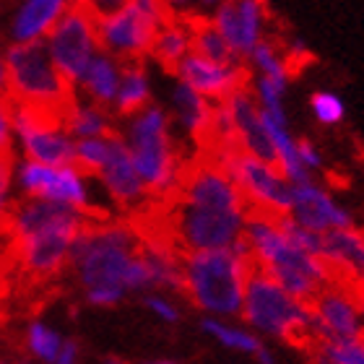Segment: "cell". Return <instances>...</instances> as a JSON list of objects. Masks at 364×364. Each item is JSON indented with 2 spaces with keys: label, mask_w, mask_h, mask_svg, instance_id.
<instances>
[{
  "label": "cell",
  "mask_w": 364,
  "mask_h": 364,
  "mask_svg": "<svg viewBox=\"0 0 364 364\" xmlns=\"http://www.w3.org/2000/svg\"><path fill=\"white\" fill-rule=\"evenodd\" d=\"M8 213H11V193H0V232L6 227Z\"/></svg>",
  "instance_id": "42"
},
{
  "label": "cell",
  "mask_w": 364,
  "mask_h": 364,
  "mask_svg": "<svg viewBox=\"0 0 364 364\" xmlns=\"http://www.w3.org/2000/svg\"><path fill=\"white\" fill-rule=\"evenodd\" d=\"M240 318L250 331L284 343H310V302L291 296L284 287L252 268Z\"/></svg>",
  "instance_id": "7"
},
{
  "label": "cell",
  "mask_w": 364,
  "mask_h": 364,
  "mask_svg": "<svg viewBox=\"0 0 364 364\" xmlns=\"http://www.w3.org/2000/svg\"><path fill=\"white\" fill-rule=\"evenodd\" d=\"M109 154V136L99 138H78L73 144V164L84 175H99Z\"/></svg>",
  "instance_id": "31"
},
{
  "label": "cell",
  "mask_w": 364,
  "mask_h": 364,
  "mask_svg": "<svg viewBox=\"0 0 364 364\" xmlns=\"http://www.w3.org/2000/svg\"><path fill=\"white\" fill-rule=\"evenodd\" d=\"M260 3H266V6H268V0H260Z\"/></svg>",
  "instance_id": "52"
},
{
  "label": "cell",
  "mask_w": 364,
  "mask_h": 364,
  "mask_svg": "<svg viewBox=\"0 0 364 364\" xmlns=\"http://www.w3.org/2000/svg\"><path fill=\"white\" fill-rule=\"evenodd\" d=\"M68 6H89V0H68Z\"/></svg>",
  "instance_id": "48"
},
{
  "label": "cell",
  "mask_w": 364,
  "mask_h": 364,
  "mask_svg": "<svg viewBox=\"0 0 364 364\" xmlns=\"http://www.w3.org/2000/svg\"><path fill=\"white\" fill-rule=\"evenodd\" d=\"M242 242L250 252L252 266L268 273L279 287H284L289 294L302 302H312L320 289L336 279L320 255L296 247L284 235L279 216L273 213L250 211Z\"/></svg>",
  "instance_id": "4"
},
{
  "label": "cell",
  "mask_w": 364,
  "mask_h": 364,
  "mask_svg": "<svg viewBox=\"0 0 364 364\" xmlns=\"http://www.w3.org/2000/svg\"><path fill=\"white\" fill-rule=\"evenodd\" d=\"M229 107V114H232V122H235V146L242 149V151L258 156V159L273 161V146L271 138H268L266 128H263V120H260V109L255 97L250 94V89L235 91L232 97L224 99Z\"/></svg>",
  "instance_id": "20"
},
{
  "label": "cell",
  "mask_w": 364,
  "mask_h": 364,
  "mask_svg": "<svg viewBox=\"0 0 364 364\" xmlns=\"http://www.w3.org/2000/svg\"><path fill=\"white\" fill-rule=\"evenodd\" d=\"M172 73L177 76V81L188 84L198 94H203L213 105L224 102L235 91L245 89L247 81H250V70H247V65L242 60L216 63V60H208V58H200L196 53L182 58L180 65Z\"/></svg>",
  "instance_id": "17"
},
{
  "label": "cell",
  "mask_w": 364,
  "mask_h": 364,
  "mask_svg": "<svg viewBox=\"0 0 364 364\" xmlns=\"http://www.w3.org/2000/svg\"><path fill=\"white\" fill-rule=\"evenodd\" d=\"M281 50H284V55H287V60L291 63V68L302 65V63H307L312 58L310 47H307V42H304L302 37H289L287 45L281 47Z\"/></svg>",
  "instance_id": "38"
},
{
  "label": "cell",
  "mask_w": 364,
  "mask_h": 364,
  "mask_svg": "<svg viewBox=\"0 0 364 364\" xmlns=\"http://www.w3.org/2000/svg\"><path fill=\"white\" fill-rule=\"evenodd\" d=\"M167 6L169 16H182V18H190V16H198V0H161Z\"/></svg>",
  "instance_id": "40"
},
{
  "label": "cell",
  "mask_w": 364,
  "mask_h": 364,
  "mask_svg": "<svg viewBox=\"0 0 364 364\" xmlns=\"http://www.w3.org/2000/svg\"><path fill=\"white\" fill-rule=\"evenodd\" d=\"M53 364H78V346L73 341H63L58 357L53 359Z\"/></svg>",
  "instance_id": "41"
},
{
  "label": "cell",
  "mask_w": 364,
  "mask_h": 364,
  "mask_svg": "<svg viewBox=\"0 0 364 364\" xmlns=\"http://www.w3.org/2000/svg\"><path fill=\"white\" fill-rule=\"evenodd\" d=\"M310 112L320 125L336 128V125H341L343 117H346V102H343L341 94H336V91H328V89L315 91L310 97Z\"/></svg>",
  "instance_id": "33"
},
{
  "label": "cell",
  "mask_w": 364,
  "mask_h": 364,
  "mask_svg": "<svg viewBox=\"0 0 364 364\" xmlns=\"http://www.w3.org/2000/svg\"><path fill=\"white\" fill-rule=\"evenodd\" d=\"M14 146V102L0 94V154H11Z\"/></svg>",
  "instance_id": "36"
},
{
  "label": "cell",
  "mask_w": 364,
  "mask_h": 364,
  "mask_svg": "<svg viewBox=\"0 0 364 364\" xmlns=\"http://www.w3.org/2000/svg\"><path fill=\"white\" fill-rule=\"evenodd\" d=\"M200 328H203V333L211 336L219 346L235 351V354H247V357H252V354L263 346V338H260L255 331H250L245 323H235V318H208V315H205Z\"/></svg>",
  "instance_id": "27"
},
{
  "label": "cell",
  "mask_w": 364,
  "mask_h": 364,
  "mask_svg": "<svg viewBox=\"0 0 364 364\" xmlns=\"http://www.w3.org/2000/svg\"><path fill=\"white\" fill-rule=\"evenodd\" d=\"M279 224H281V229H284V235H287L296 247H302V250L312 252V255H320V247H323V235H320V232L304 227V224L294 221L291 216H287V213L279 216Z\"/></svg>",
  "instance_id": "34"
},
{
  "label": "cell",
  "mask_w": 364,
  "mask_h": 364,
  "mask_svg": "<svg viewBox=\"0 0 364 364\" xmlns=\"http://www.w3.org/2000/svg\"><path fill=\"white\" fill-rule=\"evenodd\" d=\"M0 364H8V362H6V359H0Z\"/></svg>",
  "instance_id": "51"
},
{
  "label": "cell",
  "mask_w": 364,
  "mask_h": 364,
  "mask_svg": "<svg viewBox=\"0 0 364 364\" xmlns=\"http://www.w3.org/2000/svg\"><path fill=\"white\" fill-rule=\"evenodd\" d=\"M122 141L128 146L133 167L151 200L156 203L169 200L180 188L188 161L180 154L167 109L151 102L144 109L133 112L125 122Z\"/></svg>",
  "instance_id": "6"
},
{
  "label": "cell",
  "mask_w": 364,
  "mask_h": 364,
  "mask_svg": "<svg viewBox=\"0 0 364 364\" xmlns=\"http://www.w3.org/2000/svg\"><path fill=\"white\" fill-rule=\"evenodd\" d=\"M362 338H364V304H362Z\"/></svg>",
  "instance_id": "50"
},
{
  "label": "cell",
  "mask_w": 364,
  "mask_h": 364,
  "mask_svg": "<svg viewBox=\"0 0 364 364\" xmlns=\"http://www.w3.org/2000/svg\"><path fill=\"white\" fill-rule=\"evenodd\" d=\"M252 268L242 240L229 247L182 252V291L208 318H240Z\"/></svg>",
  "instance_id": "5"
},
{
  "label": "cell",
  "mask_w": 364,
  "mask_h": 364,
  "mask_svg": "<svg viewBox=\"0 0 364 364\" xmlns=\"http://www.w3.org/2000/svg\"><path fill=\"white\" fill-rule=\"evenodd\" d=\"M193 53L200 55V58H208V60H216V63L240 60V58L232 53V47L227 45V39L219 34V29L208 21V16H205V18L193 16Z\"/></svg>",
  "instance_id": "29"
},
{
  "label": "cell",
  "mask_w": 364,
  "mask_h": 364,
  "mask_svg": "<svg viewBox=\"0 0 364 364\" xmlns=\"http://www.w3.org/2000/svg\"><path fill=\"white\" fill-rule=\"evenodd\" d=\"M89 216L76 208L29 198L11 205L3 227L8 255L26 279L50 281L70 263V250Z\"/></svg>",
  "instance_id": "3"
},
{
  "label": "cell",
  "mask_w": 364,
  "mask_h": 364,
  "mask_svg": "<svg viewBox=\"0 0 364 364\" xmlns=\"http://www.w3.org/2000/svg\"><path fill=\"white\" fill-rule=\"evenodd\" d=\"M141 229L133 219L89 216L70 250V266L94 307H114L130 291H151V276L138 255Z\"/></svg>",
  "instance_id": "2"
},
{
  "label": "cell",
  "mask_w": 364,
  "mask_h": 364,
  "mask_svg": "<svg viewBox=\"0 0 364 364\" xmlns=\"http://www.w3.org/2000/svg\"><path fill=\"white\" fill-rule=\"evenodd\" d=\"M312 357L326 359L328 364H364V338H346V341L312 343Z\"/></svg>",
  "instance_id": "32"
},
{
  "label": "cell",
  "mask_w": 364,
  "mask_h": 364,
  "mask_svg": "<svg viewBox=\"0 0 364 364\" xmlns=\"http://www.w3.org/2000/svg\"><path fill=\"white\" fill-rule=\"evenodd\" d=\"M11 271H14V263H11L6 240H3V232H0V302L6 299L8 287H11Z\"/></svg>",
  "instance_id": "39"
},
{
  "label": "cell",
  "mask_w": 364,
  "mask_h": 364,
  "mask_svg": "<svg viewBox=\"0 0 364 364\" xmlns=\"http://www.w3.org/2000/svg\"><path fill=\"white\" fill-rule=\"evenodd\" d=\"M63 122L73 141L78 138H99L112 133V120L107 107H99L89 99H84L81 94H73V99L68 102L65 112H63Z\"/></svg>",
  "instance_id": "25"
},
{
  "label": "cell",
  "mask_w": 364,
  "mask_h": 364,
  "mask_svg": "<svg viewBox=\"0 0 364 364\" xmlns=\"http://www.w3.org/2000/svg\"><path fill=\"white\" fill-rule=\"evenodd\" d=\"M287 216H291L304 227L315 229L320 235L336 232V229L357 227L354 213L331 193V188H326L315 177L307 182H299V185H291Z\"/></svg>",
  "instance_id": "15"
},
{
  "label": "cell",
  "mask_w": 364,
  "mask_h": 364,
  "mask_svg": "<svg viewBox=\"0 0 364 364\" xmlns=\"http://www.w3.org/2000/svg\"><path fill=\"white\" fill-rule=\"evenodd\" d=\"M14 141L26 159L39 164H73V136L65 130L63 114L14 102Z\"/></svg>",
  "instance_id": "12"
},
{
  "label": "cell",
  "mask_w": 364,
  "mask_h": 364,
  "mask_svg": "<svg viewBox=\"0 0 364 364\" xmlns=\"http://www.w3.org/2000/svg\"><path fill=\"white\" fill-rule=\"evenodd\" d=\"M144 304L149 307V312H151L154 318H159L167 326H175L177 320H180V307L164 291H146Z\"/></svg>",
  "instance_id": "35"
},
{
  "label": "cell",
  "mask_w": 364,
  "mask_h": 364,
  "mask_svg": "<svg viewBox=\"0 0 364 364\" xmlns=\"http://www.w3.org/2000/svg\"><path fill=\"white\" fill-rule=\"evenodd\" d=\"M120 76H122V60H117L114 55L105 53V50H99L91 58L89 65H86L84 76L78 78V84L73 91L99 107H112L117 86H120Z\"/></svg>",
  "instance_id": "23"
},
{
  "label": "cell",
  "mask_w": 364,
  "mask_h": 364,
  "mask_svg": "<svg viewBox=\"0 0 364 364\" xmlns=\"http://www.w3.org/2000/svg\"><path fill=\"white\" fill-rule=\"evenodd\" d=\"M245 65L252 76H266L273 81H284V84H291V63L287 60V55L273 39H260L258 45L252 47L250 55L245 58Z\"/></svg>",
  "instance_id": "28"
},
{
  "label": "cell",
  "mask_w": 364,
  "mask_h": 364,
  "mask_svg": "<svg viewBox=\"0 0 364 364\" xmlns=\"http://www.w3.org/2000/svg\"><path fill=\"white\" fill-rule=\"evenodd\" d=\"M169 117L177 128L188 138H193L196 144L205 146L208 138V128H211V114H213V102L198 94L196 89H190L188 84L175 81L172 91H169Z\"/></svg>",
  "instance_id": "21"
},
{
  "label": "cell",
  "mask_w": 364,
  "mask_h": 364,
  "mask_svg": "<svg viewBox=\"0 0 364 364\" xmlns=\"http://www.w3.org/2000/svg\"><path fill=\"white\" fill-rule=\"evenodd\" d=\"M247 216L250 208L232 177L203 154L200 159L188 161L180 188L164 200L161 224L156 227L182 252L213 250L240 242Z\"/></svg>",
  "instance_id": "1"
},
{
  "label": "cell",
  "mask_w": 364,
  "mask_h": 364,
  "mask_svg": "<svg viewBox=\"0 0 364 364\" xmlns=\"http://www.w3.org/2000/svg\"><path fill=\"white\" fill-rule=\"evenodd\" d=\"M219 3H224V0H198V11H213Z\"/></svg>",
  "instance_id": "45"
},
{
  "label": "cell",
  "mask_w": 364,
  "mask_h": 364,
  "mask_svg": "<svg viewBox=\"0 0 364 364\" xmlns=\"http://www.w3.org/2000/svg\"><path fill=\"white\" fill-rule=\"evenodd\" d=\"M167 18L169 11L161 0H125L117 11L97 16L99 47L122 63L144 60Z\"/></svg>",
  "instance_id": "9"
},
{
  "label": "cell",
  "mask_w": 364,
  "mask_h": 364,
  "mask_svg": "<svg viewBox=\"0 0 364 364\" xmlns=\"http://www.w3.org/2000/svg\"><path fill=\"white\" fill-rule=\"evenodd\" d=\"M205 154L232 177L250 211L273 213V216L289 211L291 185L273 161L258 159V156H252L242 149H235V146L232 149H213Z\"/></svg>",
  "instance_id": "10"
},
{
  "label": "cell",
  "mask_w": 364,
  "mask_h": 364,
  "mask_svg": "<svg viewBox=\"0 0 364 364\" xmlns=\"http://www.w3.org/2000/svg\"><path fill=\"white\" fill-rule=\"evenodd\" d=\"M60 346H63V338L55 328L45 326V323H31L26 328V349H29V354L39 364H53Z\"/></svg>",
  "instance_id": "30"
},
{
  "label": "cell",
  "mask_w": 364,
  "mask_h": 364,
  "mask_svg": "<svg viewBox=\"0 0 364 364\" xmlns=\"http://www.w3.org/2000/svg\"><path fill=\"white\" fill-rule=\"evenodd\" d=\"M8 99L16 105L63 114L73 99V86L55 68L45 42H14L6 53Z\"/></svg>",
  "instance_id": "8"
},
{
  "label": "cell",
  "mask_w": 364,
  "mask_h": 364,
  "mask_svg": "<svg viewBox=\"0 0 364 364\" xmlns=\"http://www.w3.org/2000/svg\"><path fill=\"white\" fill-rule=\"evenodd\" d=\"M0 94L8 97V70H6V58L0 53Z\"/></svg>",
  "instance_id": "44"
},
{
  "label": "cell",
  "mask_w": 364,
  "mask_h": 364,
  "mask_svg": "<svg viewBox=\"0 0 364 364\" xmlns=\"http://www.w3.org/2000/svg\"><path fill=\"white\" fill-rule=\"evenodd\" d=\"M16 182L29 198L60 203L91 216V193L86 175L76 164H39L23 159L16 164Z\"/></svg>",
  "instance_id": "14"
},
{
  "label": "cell",
  "mask_w": 364,
  "mask_h": 364,
  "mask_svg": "<svg viewBox=\"0 0 364 364\" xmlns=\"http://www.w3.org/2000/svg\"><path fill=\"white\" fill-rule=\"evenodd\" d=\"M193 53V16L182 18V16H169L161 23L151 45V58L159 63L161 68L175 70L182 58Z\"/></svg>",
  "instance_id": "24"
},
{
  "label": "cell",
  "mask_w": 364,
  "mask_h": 364,
  "mask_svg": "<svg viewBox=\"0 0 364 364\" xmlns=\"http://www.w3.org/2000/svg\"><path fill=\"white\" fill-rule=\"evenodd\" d=\"M208 21L219 29L232 53L242 63L252 47L268 37V6L260 0H224L208 11Z\"/></svg>",
  "instance_id": "16"
},
{
  "label": "cell",
  "mask_w": 364,
  "mask_h": 364,
  "mask_svg": "<svg viewBox=\"0 0 364 364\" xmlns=\"http://www.w3.org/2000/svg\"><path fill=\"white\" fill-rule=\"evenodd\" d=\"M144 364H177L175 359H151V362H144Z\"/></svg>",
  "instance_id": "46"
},
{
  "label": "cell",
  "mask_w": 364,
  "mask_h": 364,
  "mask_svg": "<svg viewBox=\"0 0 364 364\" xmlns=\"http://www.w3.org/2000/svg\"><path fill=\"white\" fill-rule=\"evenodd\" d=\"M68 11V0H21L11 18L14 42H42L58 18Z\"/></svg>",
  "instance_id": "22"
},
{
  "label": "cell",
  "mask_w": 364,
  "mask_h": 364,
  "mask_svg": "<svg viewBox=\"0 0 364 364\" xmlns=\"http://www.w3.org/2000/svg\"><path fill=\"white\" fill-rule=\"evenodd\" d=\"M45 47L53 58L60 76L76 89L78 78L84 76L91 58L102 50L99 47L97 14L89 6H68V11L58 18L45 39Z\"/></svg>",
  "instance_id": "11"
},
{
  "label": "cell",
  "mask_w": 364,
  "mask_h": 364,
  "mask_svg": "<svg viewBox=\"0 0 364 364\" xmlns=\"http://www.w3.org/2000/svg\"><path fill=\"white\" fill-rule=\"evenodd\" d=\"M364 296L346 281L333 279L310 302V343L346 341L362 336Z\"/></svg>",
  "instance_id": "13"
},
{
  "label": "cell",
  "mask_w": 364,
  "mask_h": 364,
  "mask_svg": "<svg viewBox=\"0 0 364 364\" xmlns=\"http://www.w3.org/2000/svg\"><path fill=\"white\" fill-rule=\"evenodd\" d=\"M312 364H328L326 359H320V357H312Z\"/></svg>",
  "instance_id": "49"
},
{
  "label": "cell",
  "mask_w": 364,
  "mask_h": 364,
  "mask_svg": "<svg viewBox=\"0 0 364 364\" xmlns=\"http://www.w3.org/2000/svg\"><path fill=\"white\" fill-rule=\"evenodd\" d=\"M296 154H299V161L304 164V169L310 172L312 177L318 175V172H323V154H320V149L312 141H302V138H296Z\"/></svg>",
  "instance_id": "37"
},
{
  "label": "cell",
  "mask_w": 364,
  "mask_h": 364,
  "mask_svg": "<svg viewBox=\"0 0 364 364\" xmlns=\"http://www.w3.org/2000/svg\"><path fill=\"white\" fill-rule=\"evenodd\" d=\"M146 105H151V78L146 70L144 60H130L122 63V76L117 94H114V112L122 117H130L133 112L144 109Z\"/></svg>",
  "instance_id": "26"
},
{
  "label": "cell",
  "mask_w": 364,
  "mask_h": 364,
  "mask_svg": "<svg viewBox=\"0 0 364 364\" xmlns=\"http://www.w3.org/2000/svg\"><path fill=\"white\" fill-rule=\"evenodd\" d=\"M320 258L338 281H346L364 296V232L359 227L336 229L323 235Z\"/></svg>",
  "instance_id": "19"
},
{
  "label": "cell",
  "mask_w": 364,
  "mask_h": 364,
  "mask_svg": "<svg viewBox=\"0 0 364 364\" xmlns=\"http://www.w3.org/2000/svg\"><path fill=\"white\" fill-rule=\"evenodd\" d=\"M105 364H128V362H122L120 357H107V359H105Z\"/></svg>",
  "instance_id": "47"
},
{
  "label": "cell",
  "mask_w": 364,
  "mask_h": 364,
  "mask_svg": "<svg viewBox=\"0 0 364 364\" xmlns=\"http://www.w3.org/2000/svg\"><path fill=\"white\" fill-rule=\"evenodd\" d=\"M97 177L105 185L107 196L112 198L120 208L136 213V216L151 208V196H149V190H146L136 167H133L128 146L117 133H109V154H107L105 167L99 169Z\"/></svg>",
  "instance_id": "18"
},
{
  "label": "cell",
  "mask_w": 364,
  "mask_h": 364,
  "mask_svg": "<svg viewBox=\"0 0 364 364\" xmlns=\"http://www.w3.org/2000/svg\"><path fill=\"white\" fill-rule=\"evenodd\" d=\"M252 359H255L258 364H276V354H273V349H268L266 343L252 354Z\"/></svg>",
  "instance_id": "43"
}]
</instances>
